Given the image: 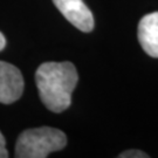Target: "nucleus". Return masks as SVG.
I'll return each mask as SVG.
<instances>
[{
  "label": "nucleus",
  "mask_w": 158,
  "mask_h": 158,
  "mask_svg": "<svg viewBox=\"0 0 158 158\" xmlns=\"http://www.w3.org/2000/svg\"><path fill=\"white\" fill-rule=\"evenodd\" d=\"M77 81V70L72 62H45L35 73L40 98L53 113H62L70 106Z\"/></svg>",
  "instance_id": "obj_1"
},
{
  "label": "nucleus",
  "mask_w": 158,
  "mask_h": 158,
  "mask_svg": "<svg viewBox=\"0 0 158 158\" xmlns=\"http://www.w3.org/2000/svg\"><path fill=\"white\" fill-rule=\"evenodd\" d=\"M67 145L64 132L55 128L42 127L25 130L15 143L17 158H45L51 152L62 150Z\"/></svg>",
  "instance_id": "obj_2"
},
{
  "label": "nucleus",
  "mask_w": 158,
  "mask_h": 158,
  "mask_svg": "<svg viewBox=\"0 0 158 158\" xmlns=\"http://www.w3.org/2000/svg\"><path fill=\"white\" fill-rule=\"evenodd\" d=\"M56 8L73 26L81 32H91L94 28V17L82 0H53Z\"/></svg>",
  "instance_id": "obj_3"
},
{
  "label": "nucleus",
  "mask_w": 158,
  "mask_h": 158,
  "mask_svg": "<svg viewBox=\"0 0 158 158\" xmlns=\"http://www.w3.org/2000/svg\"><path fill=\"white\" fill-rule=\"evenodd\" d=\"M23 91V77L15 66L0 61V102L11 104L18 101Z\"/></svg>",
  "instance_id": "obj_4"
},
{
  "label": "nucleus",
  "mask_w": 158,
  "mask_h": 158,
  "mask_svg": "<svg viewBox=\"0 0 158 158\" xmlns=\"http://www.w3.org/2000/svg\"><path fill=\"white\" fill-rule=\"evenodd\" d=\"M138 41L143 51L158 59V12H152L141 19L138 23Z\"/></svg>",
  "instance_id": "obj_5"
},
{
  "label": "nucleus",
  "mask_w": 158,
  "mask_h": 158,
  "mask_svg": "<svg viewBox=\"0 0 158 158\" xmlns=\"http://www.w3.org/2000/svg\"><path fill=\"white\" fill-rule=\"evenodd\" d=\"M119 158H148V156L145 152H143L141 150H127L124 152H122L121 155H118Z\"/></svg>",
  "instance_id": "obj_6"
},
{
  "label": "nucleus",
  "mask_w": 158,
  "mask_h": 158,
  "mask_svg": "<svg viewBox=\"0 0 158 158\" xmlns=\"http://www.w3.org/2000/svg\"><path fill=\"white\" fill-rule=\"evenodd\" d=\"M8 157V151L6 149V141L4 138V135L0 131V158H7Z\"/></svg>",
  "instance_id": "obj_7"
},
{
  "label": "nucleus",
  "mask_w": 158,
  "mask_h": 158,
  "mask_svg": "<svg viewBox=\"0 0 158 158\" xmlns=\"http://www.w3.org/2000/svg\"><path fill=\"white\" fill-rule=\"evenodd\" d=\"M6 46V39L4 36V34L0 32V51H2Z\"/></svg>",
  "instance_id": "obj_8"
}]
</instances>
